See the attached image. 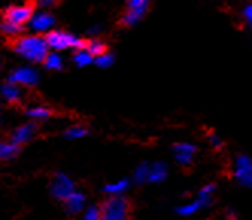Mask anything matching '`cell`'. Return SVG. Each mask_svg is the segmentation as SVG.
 Wrapping results in <instances>:
<instances>
[{
    "instance_id": "cell-23",
    "label": "cell",
    "mask_w": 252,
    "mask_h": 220,
    "mask_svg": "<svg viewBox=\"0 0 252 220\" xmlns=\"http://www.w3.org/2000/svg\"><path fill=\"white\" fill-rule=\"evenodd\" d=\"M94 64L99 68H110L114 64V55L110 53V52H105L103 55H100V57H97L94 60Z\"/></svg>"
},
{
    "instance_id": "cell-2",
    "label": "cell",
    "mask_w": 252,
    "mask_h": 220,
    "mask_svg": "<svg viewBox=\"0 0 252 220\" xmlns=\"http://www.w3.org/2000/svg\"><path fill=\"white\" fill-rule=\"evenodd\" d=\"M100 220H131L132 205L123 194L110 196L99 205Z\"/></svg>"
},
{
    "instance_id": "cell-8",
    "label": "cell",
    "mask_w": 252,
    "mask_h": 220,
    "mask_svg": "<svg viewBox=\"0 0 252 220\" xmlns=\"http://www.w3.org/2000/svg\"><path fill=\"white\" fill-rule=\"evenodd\" d=\"M28 26L37 33H44V32L47 33L53 29V26H55V17L47 11L33 12Z\"/></svg>"
},
{
    "instance_id": "cell-28",
    "label": "cell",
    "mask_w": 252,
    "mask_h": 220,
    "mask_svg": "<svg viewBox=\"0 0 252 220\" xmlns=\"http://www.w3.org/2000/svg\"><path fill=\"white\" fill-rule=\"evenodd\" d=\"M225 217L226 220H240V214L237 210H234V208H228L225 211Z\"/></svg>"
},
{
    "instance_id": "cell-20",
    "label": "cell",
    "mask_w": 252,
    "mask_h": 220,
    "mask_svg": "<svg viewBox=\"0 0 252 220\" xmlns=\"http://www.w3.org/2000/svg\"><path fill=\"white\" fill-rule=\"evenodd\" d=\"M73 63L78 65V67H87L90 64H93L94 63V58L90 55L85 49H79L73 53Z\"/></svg>"
},
{
    "instance_id": "cell-13",
    "label": "cell",
    "mask_w": 252,
    "mask_h": 220,
    "mask_svg": "<svg viewBox=\"0 0 252 220\" xmlns=\"http://www.w3.org/2000/svg\"><path fill=\"white\" fill-rule=\"evenodd\" d=\"M148 11V6H143V8H128L126 9V12L123 14L122 17V26L125 28H132L134 25H137L143 17H145Z\"/></svg>"
},
{
    "instance_id": "cell-12",
    "label": "cell",
    "mask_w": 252,
    "mask_h": 220,
    "mask_svg": "<svg viewBox=\"0 0 252 220\" xmlns=\"http://www.w3.org/2000/svg\"><path fill=\"white\" fill-rule=\"evenodd\" d=\"M0 96H2L8 103H12V105L19 103L22 100V97H23L22 88L19 85L9 82V81L0 87Z\"/></svg>"
},
{
    "instance_id": "cell-27",
    "label": "cell",
    "mask_w": 252,
    "mask_h": 220,
    "mask_svg": "<svg viewBox=\"0 0 252 220\" xmlns=\"http://www.w3.org/2000/svg\"><path fill=\"white\" fill-rule=\"evenodd\" d=\"M149 0H126V5L128 8H143V6H148Z\"/></svg>"
},
{
    "instance_id": "cell-4",
    "label": "cell",
    "mask_w": 252,
    "mask_h": 220,
    "mask_svg": "<svg viewBox=\"0 0 252 220\" xmlns=\"http://www.w3.org/2000/svg\"><path fill=\"white\" fill-rule=\"evenodd\" d=\"M32 15H33V8L31 5H12L6 8L3 14V22L19 28H25V25L29 23Z\"/></svg>"
},
{
    "instance_id": "cell-31",
    "label": "cell",
    "mask_w": 252,
    "mask_h": 220,
    "mask_svg": "<svg viewBox=\"0 0 252 220\" xmlns=\"http://www.w3.org/2000/svg\"><path fill=\"white\" fill-rule=\"evenodd\" d=\"M0 125H2V108H0Z\"/></svg>"
},
{
    "instance_id": "cell-21",
    "label": "cell",
    "mask_w": 252,
    "mask_h": 220,
    "mask_svg": "<svg viewBox=\"0 0 252 220\" xmlns=\"http://www.w3.org/2000/svg\"><path fill=\"white\" fill-rule=\"evenodd\" d=\"M88 134V129L84 126H79V125H75V126H70L64 131V137L67 140H79V138H84L85 135Z\"/></svg>"
},
{
    "instance_id": "cell-25",
    "label": "cell",
    "mask_w": 252,
    "mask_h": 220,
    "mask_svg": "<svg viewBox=\"0 0 252 220\" xmlns=\"http://www.w3.org/2000/svg\"><path fill=\"white\" fill-rule=\"evenodd\" d=\"M22 31H23V28L14 26V25L6 23V22H2V28H0V32H3V33L8 35V36H17Z\"/></svg>"
},
{
    "instance_id": "cell-19",
    "label": "cell",
    "mask_w": 252,
    "mask_h": 220,
    "mask_svg": "<svg viewBox=\"0 0 252 220\" xmlns=\"http://www.w3.org/2000/svg\"><path fill=\"white\" fill-rule=\"evenodd\" d=\"M43 64L49 70H61L63 65H64V61H63V57L58 52H49V55L46 57Z\"/></svg>"
},
{
    "instance_id": "cell-29",
    "label": "cell",
    "mask_w": 252,
    "mask_h": 220,
    "mask_svg": "<svg viewBox=\"0 0 252 220\" xmlns=\"http://www.w3.org/2000/svg\"><path fill=\"white\" fill-rule=\"evenodd\" d=\"M37 3L41 9H50L57 5V0H37Z\"/></svg>"
},
{
    "instance_id": "cell-30",
    "label": "cell",
    "mask_w": 252,
    "mask_h": 220,
    "mask_svg": "<svg viewBox=\"0 0 252 220\" xmlns=\"http://www.w3.org/2000/svg\"><path fill=\"white\" fill-rule=\"evenodd\" d=\"M99 32H100V28H99V26H93V28H90V29L87 31V33H88V35H92L93 38H96V35H99Z\"/></svg>"
},
{
    "instance_id": "cell-14",
    "label": "cell",
    "mask_w": 252,
    "mask_h": 220,
    "mask_svg": "<svg viewBox=\"0 0 252 220\" xmlns=\"http://www.w3.org/2000/svg\"><path fill=\"white\" fill-rule=\"evenodd\" d=\"M26 116L28 119H31L32 122H44L52 116L50 108L43 106V105H35L26 109Z\"/></svg>"
},
{
    "instance_id": "cell-3",
    "label": "cell",
    "mask_w": 252,
    "mask_h": 220,
    "mask_svg": "<svg viewBox=\"0 0 252 220\" xmlns=\"http://www.w3.org/2000/svg\"><path fill=\"white\" fill-rule=\"evenodd\" d=\"M46 43L49 46V50L52 52H64V50H79L84 49L85 43L79 38V36L65 32V31H50L46 33Z\"/></svg>"
},
{
    "instance_id": "cell-18",
    "label": "cell",
    "mask_w": 252,
    "mask_h": 220,
    "mask_svg": "<svg viewBox=\"0 0 252 220\" xmlns=\"http://www.w3.org/2000/svg\"><path fill=\"white\" fill-rule=\"evenodd\" d=\"M167 176V167H166V164L163 162H157L154 164V166L151 167L149 170V182H161V181H164Z\"/></svg>"
},
{
    "instance_id": "cell-10",
    "label": "cell",
    "mask_w": 252,
    "mask_h": 220,
    "mask_svg": "<svg viewBox=\"0 0 252 220\" xmlns=\"http://www.w3.org/2000/svg\"><path fill=\"white\" fill-rule=\"evenodd\" d=\"M35 134H37V126H35V123L33 122H26V123H23L20 126H17L15 129L12 131L11 143L20 148L22 144L29 143L35 137Z\"/></svg>"
},
{
    "instance_id": "cell-6",
    "label": "cell",
    "mask_w": 252,
    "mask_h": 220,
    "mask_svg": "<svg viewBox=\"0 0 252 220\" xmlns=\"http://www.w3.org/2000/svg\"><path fill=\"white\" fill-rule=\"evenodd\" d=\"M232 176L242 187L252 189V159L246 157L237 158L236 164H234Z\"/></svg>"
},
{
    "instance_id": "cell-24",
    "label": "cell",
    "mask_w": 252,
    "mask_h": 220,
    "mask_svg": "<svg viewBox=\"0 0 252 220\" xmlns=\"http://www.w3.org/2000/svg\"><path fill=\"white\" fill-rule=\"evenodd\" d=\"M149 170H151V167L148 166V164H140L135 170V173H134V179L138 182V184L146 182L149 179Z\"/></svg>"
},
{
    "instance_id": "cell-17",
    "label": "cell",
    "mask_w": 252,
    "mask_h": 220,
    "mask_svg": "<svg viewBox=\"0 0 252 220\" xmlns=\"http://www.w3.org/2000/svg\"><path fill=\"white\" fill-rule=\"evenodd\" d=\"M84 49L92 55V57L96 60L97 57H100V55H103L106 52V46L103 41H100L99 38H92V40H88L84 46Z\"/></svg>"
},
{
    "instance_id": "cell-9",
    "label": "cell",
    "mask_w": 252,
    "mask_h": 220,
    "mask_svg": "<svg viewBox=\"0 0 252 220\" xmlns=\"http://www.w3.org/2000/svg\"><path fill=\"white\" fill-rule=\"evenodd\" d=\"M213 202H214V199H207V197L197 196L194 200H191V202L176 207L175 211H176V214L183 216V217H191V216L197 214V213L202 211V210L210 208V207L213 205Z\"/></svg>"
},
{
    "instance_id": "cell-5",
    "label": "cell",
    "mask_w": 252,
    "mask_h": 220,
    "mask_svg": "<svg viewBox=\"0 0 252 220\" xmlns=\"http://www.w3.org/2000/svg\"><path fill=\"white\" fill-rule=\"evenodd\" d=\"M8 81L19 87H35L40 82V73L29 65L17 67L9 73Z\"/></svg>"
},
{
    "instance_id": "cell-26",
    "label": "cell",
    "mask_w": 252,
    "mask_h": 220,
    "mask_svg": "<svg viewBox=\"0 0 252 220\" xmlns=\"http://www.w3.org/2000/svg\"><path fill=\"white\" fill-rule=\"evenodd\" d=\"M84 220H100V210L99 207H90L87 211H85V216H84Z\"/></svg>"
},
{
    "instance_id": "cell-7",
    "label": "cell",
    "mask_w": 252,
    "mask_h": 220,
    "mask_svg": "<svg viewBox=\"0 0 252 220\" xmlns=\"http://www.w3.org/2000/svg\"><path fill=\"white\" fill-rule=\"evenodd\" d=\"M50 191L60 200H65L71 193L75 191V184L67 175L64 173H57L52 179V186H50Z\"/></svg>"
},
{
    "instance_id": "cell-16",
    "label": "cell",
    "mask_w": 252,
    "mask_h": 220,
    "mask_svg": "<svg viewBox=\"0 0 252 220\" xmlns=\"http://www.w3.org/2000/svg\"><path fill=\"white\" fill-rule=\"evenodd\" d=\"M19 146L12 144L11 141H3L0 140V161H8L17 157L19 154Z\"/></svg>"
},
{
    "instance_id": "cell-1",
    "label": "cell",
    "mask_w": 252,
    "mask_h": 220,
    "mask_svg": "<svg viewBox=\"0 0 252 220\" xmlns=\"http://www.w3.org/2000/svg\"><path fill=\"white\" fill-rule=\"evenodd\" d=\"M14 52L28 63L37 64V63H44L46 57L49 55V46L44 36L23 35L15 40Z\"/></svg>"
},
{
    "instance_id": "cell-15",
    "label": "cell",
    "mask_w": 252,
    "mask_h": 220,
    "mask_svg": "<svg viewBox=\"0 0 252 220\" xmlns=\"http://www.w3.org/2000/svg\"><path fill=\"white\" fill-rule=\"evenodd\" d=\"M64 202H65V208L68 210V213H79L85 205V196L82 193L73 191Z\"/></svg>"
},
{
    "instance_id": "cell-11",
    "label": "cell",
    "mask_w": 252,
    "mask_h": 220,
    "mask_svg": "<svg viewBox=\"0 0 252 220\" xmlns=\"http://www.w3.org/2000/svg\"><path fill=\"white\" fill-rule=\"evenodd\" d=\"M173 154L178 161L179 166L183 167H190L193 164V158L196 154V148L189 143H176L173 146Z\"/></svg>"
},
{
    "instance_id": "cell-32",
    "label": "cell",
    "mask_w": 252,
    "mask_h": 220,
    "mask_svg": "<svg viewBox=\"0 0 252 220\" xmlns=\"http://www.w3.org/2000/svg\"><path fill=\"white\" fill-rule=\"evenodd\" d=\"M0 28H2V22H0Z\"/></svg>"
},
{
    "instance_id": "cell-22",
    "label": "cell",
    "mask_w": 252,
    "mask_h": 220,
    "mask_svg": "<svg viewBox=\"0 0 252 220\" xmlns=\"http://www.w3.org/2000/svg\"><path fill=\"white\" fill-rule=\"evenodd\" d=\"M129 187V182L126 181V179H122L119 182H114V184H110V186H106L105 187V191L106 193H110L111 196H119L122 194L123 191H126Z\"/></svg>"
}]
</instances>
